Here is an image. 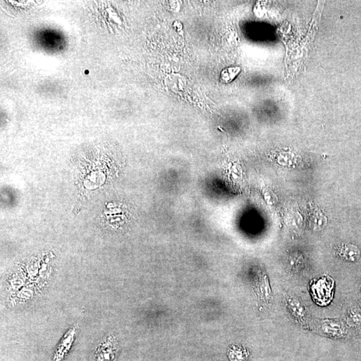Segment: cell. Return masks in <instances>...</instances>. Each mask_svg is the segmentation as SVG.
Returning a JSON list of instances; mask_svg holds the SVG:
<instances>
[{"label":"cell","instance_id":"cell-3","mask_svg":"<svg viewBox=\"0 0 361 361\" xmlns=\"http://www.w3.org/2000/svg\"><path fill=\"white\" fill-rule=\"evenodd\" d=\"M333 286L331 280H328L327 278H324L316 282V285L314 284L313 287L314 298L319 300L320 304H327L331 298Z\"/></svg>","mask_w":361,"mask_h":361},{"label":"cell","instance_id":"cell-1","mask_svg":"<svg viewBox=\"0 0 361 361\" xmlns=\"http://www.w3.org/2000/svg\"><path fill=\"white\" fill-rule=\"evenodd\" d=\"M117 344L111 337L104 338L97 345L95 351L94 361H115Z\"/></svg>","mask_w":361,"mask_h":361},{"label":"cell","instance_id":"cell-4","mask_svg":"<svg viewBox=\"0 0 361 361\" xmlns=\"http://www.w3.org/2000/svg\"><path fill=\"white\" fill-rule=\"evenodd\" d=\"M340 254L346 259L355 260L359 256V250L354 245H346L340 249Z\"/></svg>","mask_w":361,"mask_h":361},{"label":"cell","instance_id":"cell-2","mask_svg":"<svg viewBox=\"0 0 361 361\" xmlns=\"http://www.w3.org/2000/svg\"><path fill=\"white\" fill-rule=\"evenodd\" d=\"M77 333L76 326L71 327L64 335L53 355L52 361H62L69 353L74 343Z\"/></svg>","mask_w":361,"mask_h":361},{"label":"cell","instance_id":"cell-5","mask_svg":"<svg viewBox=\"0 0 361 361\" xmlns=\"http://www.w3.org/2000/svg\"><path fill=\"white\" fill-rule=\"evenodd\" d=\"M229 357L232 361H244L246 359V352L241 347L235 346L231 350Z\"/></svg>","mask_w":361,"mask_h":361}]
</instances>
